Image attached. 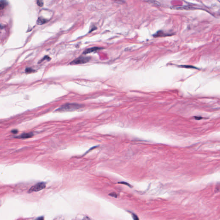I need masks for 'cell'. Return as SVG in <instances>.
Instances as JSON below:
<instances>
[{
	"label": "cell",
	"mask_w": 220,
	"mask_h": 220,
	"mask_svg": "<svg viewBox=\"0 0 220 220\" xmlns=\"http://www.w3.org/2000/svg\"><path fill=\"white\" fill-rule=\"evenodd\" d=\"M81 107V105L75 103H69L64 104L57 111L59 112H71L77 110Z\"/></svg>",
	"instance_id": "cell-1"
},
{
	"label": "cell",
	"mask_w": 220,
	"mask_h": 220,
	"mask_svg": "<svg viewBox=\"0 0 220 220\" xmlns=\"http://www.w3.org/2000/svg\"><path fill=\"white\" fill-rule=\"evenodd\" d=\"M46 187V184L44 182L38 183L32 186L29 190V193H32L33 192H38L42 190Z\"/></svg>",
	"instance_id": "cell-2"
},
{
	"label": "cell",
	"mask_w": 220,
	"mask_h": 220,
	"mask_svg": "<svg viewBox=\"0 0 220 220\" xmlns=\"http://www.w3.org/2000/svg\"><path fill=\"white\" fill-rule=\"evenodd\" d=\"M90 60V58L86 57H81L75 59L71 62V65H77L80 64L86 63L89 62Z\"/></svg>",
	"instance_id": "cell-3"
},
{
	"label": "cell",
	"mask_w": 220,
	"mask_h": 220,
	"mask_svg": "<svg viewBox=\"0 0 220 220\" xmlns=\"http://www.w3.org/2000/svg\"><path fill=\"white\" fill-rule=\"evenodd\" d=\"M101 49V48L99 47H93L91 48L88 49L86 50L84 52V53L85 54H87V53H92L93 52L97 51L98 50Z\"/></svg>",
	"instance_id": "cell-4"
},
{
	"label": "cell",
	"mask_w": 220,
	"mask_h": 220,
	"mask_svg": "<svg viewBox=\"0 0 220 220\" xmlns=\"http://www.w3.org/2000/svg\"><path fill=\"white\" fill-rule=\"evenodd\" d=\"M33 136V134L32 133H24L20 136V137L22 139H27L32 137Z\"/></svg>",
	"instance_id": "cell-5"
},
{
	"label": "cell",
	"mask_w": 220,
	"mask_h": 220,
	"mask_svg": "<svg viewBox=\"0 0 220 220\" xmlns=\"http://www.w3.org/2000/svg\"><path fill=\"white\" fill-rule=\"evenodd\" d=\"M46 22H47V20L43 18H41V17H39V18L38 19L37 22V23L38 25H41L44 24Z\"/></svg>",
	"instance_id": "cell-6"
},
{
	"label": "cell",
	"mask_w": 220,
	"mask_h": 220,
	"mask_svg": "<svg viewBox=\"0 0 220 220\" xmlns=\"http://www.w3.org/2000/svg\"><path fill=\"white\" fill-rule=\"evenodd\" d=\"M7 3L5 1H0V10L3 9L6 7Z\"/></svg>",
	"instance_id": "cell-7"
},
{
	"label": "cell",
	"mask_w": 220,
	"mask_h": 220,
	"mask_svg": "<svg viewBox=\"0 0 220 220\" xmlns=\"http://www.w3.org/2000/svg\"><path fill=\"white\" fill-rule=\"evenodd\" d=\"M37 5L40 7L43 6V5H44V3L42 1H38L37 2Z\"/></svg>",
	"instance_id": "cell-8"
},
{
	"label": "cell",
	"mask_w": 220,
	"mask_h": 220,
	"mask_svg": "<svg viewBox=\"0 0 220 220\" xmlns=\"http://www.w3.org/2000/svg\"><path fill=\"white\" fill-rule=\"evenodd\" d=\"M33 70L31 69V68H27L26 69V73H32L33 71Z\"/></svg>",
	"instance_id": "cell-9"
},
{
	"label": "cell",
	"mask_w": 220,
	"mask_h": 220,
	"mask_svg": "<svg viewBox=\"0 0 220 220\" xmlns=\"http://www.w3.org/2000/svg\"><path fill=\"white\" fill-rule=\"evenodd\" d=\"M150 2L153 4L156 5H157V6L160 5V3H159L158 2H156V1H149V2Z\"/></svg>",
	"instance_id": "cell-10"
},
{
	"label": "cell",
	"mask_w": 220,
	"mask_h": 220,
	"mask_svg": "<svg viewBox=\"0 0 220 220\" xmlns=\"http://www.w3.org/2000/svg\"><path fill=\"white\" fill-rule=\"evenodd\" d=\"M132 217H133V219L134 220H139V218H138V217L136 215V214H132Z\"/></svg>",
	"instance_id": "cell-11"
},
{
	"label": "cell",
	"mask_w": 220,
	"mask_h": 220,
	"mask_svg": "<svg viewBox=\"0 0 220 220\" xmlns=\"http://www.w3.org/2000/svg\"><path fill=\"white\" fill-rule=\"evenodd\" d=\"M83 220H92V219H91L89 217H84V218H83Z\"/></svg>",
	"instance_id": "cell-12"
},
{
	"label": "cell",
	"mask_w": 220,
	"mask_h": 220,
	"mask_svg": "<svg viewBox=\"0 0 220 220\" xmlns=\"http://www.w3.org/2000/svg\"><path fill=\"white\" fill-rule=\"evenodd\" d=\"M35 220H44V217H38Z\"/></svg>",
	"instance_id": "cell-13"
},
{
	"label": "cell",
	"mask_w": 220,
	"mask_h": 220,
	"mask_svg": "<svg viewBox=\"0 0 220 220\" xmlns=\"http://www.w3.org/2000/svg\"><path fill=\"white\" fill-rule=\"evenodd\" d=\"M110 196H113V197H116L117 195L115 193H111L110 194Z\"/></svg>",
	"instance_id": "cell-14"
},
{
	"label": "cell",
	"mask_w": 220,
	"mask_h": 220,
	"mask_svg": "<svg viewBox=\"0 0 220 220\" xmlns=\"http://www.w3.org/2000/svg\"><path fill=\"white\" fill-rule=\"evenodd\" d=\"M17 132H18V130H14L12 131V133H14V134H16V133H17Z\"/></svg>",
	"instance_id": "cell-15"
},
{
	"label": "cell",
	"mask_w": 220,
	"mask_h": 220,
	"mask_svg": "<svg viewBox=\"0 0 220 220\" xmlns=\"http://www.w3.org/2000/svg\"><path fill=\"white\" fill-rule=\"evenodd\" d=\"M181 67H185V68H195V67H193V66L187 67V66H181Z\"/></svg>",
	"instance_id": "cell-16"
},
{
	"label": "cell",
	"mask_w": 220,
	"mask_h": 220,
	"mask_svg": "<svg viewBox=\"0 0 220 220\" xmlns=\"http://www.w3.org/2000/svg\"><path fill=\"white\" fill-rule=\"evenodd\" d=\"M119 183H121V184H127V185H128V186H130V185H129L128 184H127V183H126L121 182Z\"/></svg>",
	"instance_id": "cell-17"
}]
</instances>
